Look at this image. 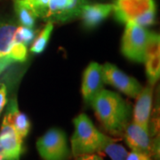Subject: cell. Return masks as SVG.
<instances>
[{
  "mask_svg": "<svg viewBox=\"0 0 160 160\" xmlns=\"http://www.w3.org/2000/svg\"><path fill=\"white\" fill-rule=\"evenodd\" d=\"M90 104L106 131L115 135L124 133L131 116V109L129 104L119 94L103 88Z\"/></svg>",
  "mask_w": 160,
  "mask_h": 160,
  "instance_id": "obj_1",
  "label": "cell"
},
{
  "mask_svg": "<svg viewBox=\"0 0 160 160\" xmlns=\"http://www.w3.org/2000/svg\"><path fill=\"white\" fill-rule=\"evenodd\" d=\"M73 124L75 129L71 137V154L77 157L101 152L109 136L99 131L86 114H80L75 118Z\"/></svg>",
  "mask_w": 160,
  "mask_h": 160,
  "instance_id": "obj_2",
  "label": "cell"
},
{
  "mask_svg": "<svg viewBox=\"0 0 160 160\" xmlns=\"http://www.w3.org/2000/svg\"><path fill=\"white\" fill-rule=\"evenodd\" d=\"M113 12L119 22L146 28L155 22L156 4L154 0H115Z\"/></svg>",
  "mask_w": 160,
  "mask_h": 160,
  "instance_id": "obj_3",
  "label": "cell"
},
{
  "mask_svg": "<svg viewBox=\"0 0 160 160\" xmlns=\"http://www.w3.org/2000/svg\"><path fill=\"white\" fill-rule=\"evenodd\" d=\"M36 147L43 160H69L71 152L66 133L59 128H51L37 141Z\"/></svg>",
  "mask_w": 160,
  "mask_h": 160,
  "instance_id": "obj_4",
  "label": "cell"
},
{
  "mask_svg": "<svg viewBox=\"0 0 160 160\" xmlns=\"http://www.w3.org/2000/svg\"><path fill=\"white\" fill-rule=\"evenodd\" d=\"M149 34L144 27L135 23H126L121 44L122 53L131 61L144 62Z\"/></svg>",
  "mask_w": 160,
  "mask_h": 160,
  "instance_id": "obj_5",
  "label": "cell"
},
{
  "mask_svg": "<svg viewBox=\"0 0 160 160\" xmlns=\"http://www.w3.org/2000/svg\"><path fill=\"white\" fill-rule=\"evenodd\" d=\"M102 78L104 83L114 86L129 97L136 98L142 89L135 78L126 75L111 63H105L102 66Z\"/></svg>",
  "mask_w": 160,
  "mask_h": 160,
  "instance_id": "obj_6",
  "label": "cell"
},
{
  "mask_svg": "<svg viewBox=\"0 0 160 160\" xmlns=\"http://www.w3.org/2000/svg\"><path fill=\"white\" fill-rule=\"evenodd\" d=\"M91 0H48L47 22H65L79 17L82 8Z\"/></svg>",
  "mask_w": 160,
  "mask_h": 160,
  "instance_id": "obj_7",
  "label": "cell"
},
{
  "mask_svg": "<svg viewBox=\"0 0 160 160\" xmlns=\"http://www.w3.org/2000/svg\"><path fill=\"white\" fill-rule=\"evenodd\" d=\"M23 152V139L5 120L0 129V154L7 160H20Z\"/></svg>",
  "mask_w": 160,
  "mask_h": 160,
  "instance_id": "obj_8",
  "label": "cell"
},
{
  "mask_svg": "<svg viewBox=\"0 0 160 160\" xmlns=\"http://www.w3.org/2000/svg\"><path fill=\"white\" fill-rule=\"evenodd\" d=\"M160 38L158 33L149 32L146 50L145 65L149 85L154 86L160 76Z\"/></svg>",
  "mask_w": 160,
  "mask_h": 160,
  "instance_id": "obj_9",
  "label": "cell"
},
{
  "mask_svg": "<svg viewBox=\"0 0 160 160\" xmlns=\"http://www.w3.org/2000/svg\"><path fill=\"white\" fill-rule=\"evenodd\" d=\"M102 66L91 62L85 70L82 79V95L86 103H91L97 93L103 89Z\"/></svg>",
  "mask_w": 160,
  "mask_h": 160,
  "instance_id": "obj_10",
  "label": "cell"
},
{
  "mask_svg": "<svg viewBox=\"0 0 160 160\" xmlns=\"http://www.w3.org/2000/svg\"><path fill=\"white\" fill-rule=\"evenodd\" d=\"M124 134L126 144L132 151L142 152L149 156L152 154L153 146L148 130L132 122L126 126Z\"/></svg>",
  "mask_w": 160,
  "mask_h": 160,
  "instance_id": "obj_11",
  "label": "cell"
},
{
  "mask_svg": "<svg viewBox=\"0 0 160 160\" xmlns=\"http://www.w3.org/2000/svg\"><path fill=\"white\" fill-rule=\"evenodd\" d=\"M153 86L142 89L136 97L137 102L133 109V123L149 131V123L152 108Z\"/></svg>",
  "mask_w": 160,
  "mask_h": 160,
  "instance_id": "obj_12",
  "label": "cell"
},
{
  "mask_svg": "<svg viewBox=\"0 0 160 160\" xmlns=\"http://www.w3.org/2000/svg\"><path fill=\"white\" fill-rule=\"evenodd\" d=\"M113 12V4H87L82 8L79 18L87 29H93L109 17Z\"/></svg>",
  "mask_w": 160,
  "mask_h": 160,
  "instance_id": "obj_13",
  "label": "cell"
},
{
  "mask_svg": "<svg viewBox=\"0 0 160 160\" xmlns=\"http://www.w3.org/2000/svg\"><path fill=\"white\" fill-rule=\"evenodd\" d=\"M3 120L8 122L22 139L29 134L31 127L30 120L25 113L20 111L16 98L12 99L9 102Z\"/></svg>",
  "mask_w": 160,
  "mask_h": 160,
  "instance_id": "obj_14",
  "label": "cell"
},
{
  "mask_svg": "<svg viewBox=\"0 0 160 160\" xmlns=\"http://www.w3.org/2000/svg\"><path fill=\"white\" fill-rule=\"evenodd\" d=\"M17 25L9 21H0V57L8 53L13 44V36Z\"/></svg>",
  "mask_w": 160,
  "mask_h": 160,
  "instance_id": "obj_15",
  "label": "cell"
},
{
  "mask_svg": "<svg viewBox=\"0 0 160 160\" xmlns=\"http://www.w3.org/2000/svg\"><path fill=\"white\" fill-rule=\"evenodd\" d=\"M13 6L19 22L22 26L33 29L38 18L33 9L24 0H13Z\"/></svg>",
  "mask_w": 160,
  "mask_h": 160,
  "instance_id": "obj_16",
  "label": "cell"
},
{
  "mask_svg": "<svg viewBox=\"0 0 160 160\" xmlns=\"http://www.w3.org/2000/svg\"><path fill=\"white\" fill-rule=\"evenodd\" d=\"M53 29V23L47 22L44 27V29L41 30L38 38L34 39V42L32 43L30 47V52L33 53L38 54L45 51L46 46L49 42V39L51 38L52 32Z\"/></svg>",
  "mask_w": 160,
  "mask_h": 160,
  "instance_id": "obj_17",
  "label": "cell"
},
{
  "mask_svg": "<svg viewBox=\"0 0 160 160\" xmlns=\"http://www.w3.org/2000/svg\"><path fill=\"white\" fill-rule=\"evenodd\" d=\"M101 152H104L108 155L111 160H126L128 152L124 146L119 143H117L112 138H109V140L104 144Z\"/></svg>",
  "mask_w": 160,
  "mask_h": 160,
  "instance_id": "obj_18",
  "label": "cell"
},
{
  "mask_svg": "<svg viewBox=\"0 0 160 160\" xmlns=\"http://www.w3.org/2000/svg\"><path fill=\"white\" fill-rule=\"evenodd\" d=\"M35 37L36 32L32 29L24 26L17 27L13 36V43H20L28 46L35 39Z\"/></svg>",
  "mask_w": 160,
  "mask_h": 160,
  "instance_id": "obj_19",
  "label": "cell"
},
{
  "mask_svg": "<svg viewBox=\"0 0 160 160\" xmlns=\"http://www.w3.org/2000/svg\"><path fill=\"white\" fill-rule=\"evenodd\" d=\"M6 55L14 62H25L27 59V46L20 43H13Z\"/></svg>",
  "mask_w": 160,
  "mask_h": 160,
  "instance_id": "obj_20",
  "label": "cell"
},
{
  "mask_svg": "<svg viewBox=\"0 0 160 160\" xmlns=\"http://www.w3.org/2000/svg\"><path fill=\"white\" fill-rule=\"evenodd\" d=\"M29 5L38 17L46 19L48 12V0H24Z\"/></svg>",
  "mask_w": 160,
  "mask_h": 160,
  "instance_id": "obj_21",
  "label": "cell"
},
{
  "mask_svg": "<svg viewBox=\"0 0 160 160\" xmlns=\"http://www.w3.org/2000/svg\"><path fill=\"white\" fill-rule=\"evenodd\" d=\"M126 160H151V158L149 155L132 150V152L128 153Z\"/></svg>",
  "mask_w": 160,
  "mask_h": 160,
  "instance_id": "obj_22",
  "label": "cell"
},
{
  "mask_svg": "<svg viewBox=\"0 0 160 160\" xmlns=\"http://www.w3.org/2000/svg\"><path fill=\"white\" fill-rule=\"evenodd\" d=\"M7 91H6V86L5 85L0 86V114L2 113L3 109L6 107L7 102Z\"/></svg>",
  "mask_w": 160,
  "mask_h": 160,
  "instance_id": "obj_23",
  "label": "cell"
},
{
  "mask_svg": "<svg viewBox=\"0 0 160 160\" xmlns=\"http://www.w3.org/2000/svg\"><path fill=\"white\" fill-rule=\"evenodd\" d=\"M75 160H103L102 157L95 153H88V154H82L75 157Z\"/></svg>",
  "mask_w": 160,
  "mask_h": 160,
  "instance_id": "obj_24",
  "label": "cell"
},
{
  "mask_svg": "<svg viewBox=\"0 0 160 160\" xmlns=\"http://www.w3.org/2000/svg\"><path fill=\"white\" fill-rule=\"evenodd\" d=\"M12 63H14V62H13L9 56H7V55H5V56H3V57H0V74L3 72L8 66H10Z\"/></svg>",
  "mask_w": 160,
  "mask_h": 160,
  "instance_id": "obj_25",
  "label": "cell"
},
{
  "mask_svg": "<svg viewBox=\"0 0 160 160\" xmlns=\"http://www.w3.org/2000/svg\"><path fill=\"white\" fill-rule=\"evenodd\" d=\"M0 160H7V159H6V158H5L2 156V155L0 154Z\"/></svg>",
  "mask_w": 160,
  "mask_h": 160,
  "instance_id": "obj_26",
  "label": "cell"
}]
</instances>
